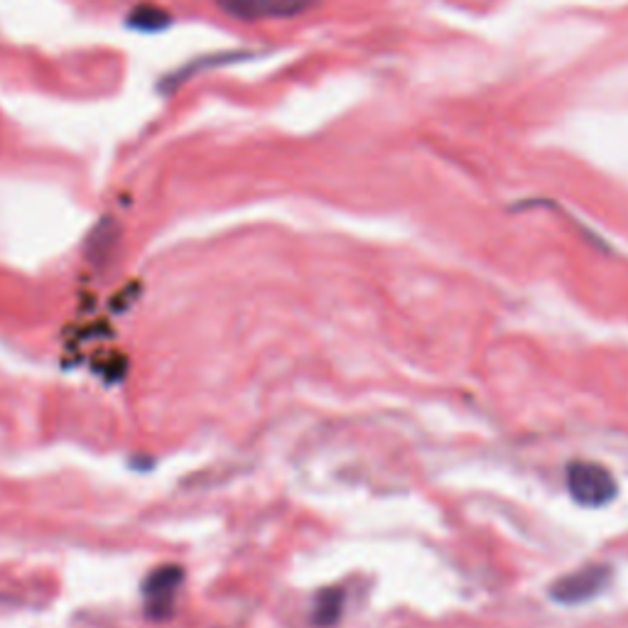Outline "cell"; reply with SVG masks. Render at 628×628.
I'll list each match as a JSON object with an SVG mask.
<instances>
[{
  "instance_id": "obj_6",
  "label": "cell",
  "mask_w": 628,
  "mask_h": 628,
  "mask_svg": "<svg viewBox=\"0 0 628 628\" xmlns=\"http://www.w3.org/2000/svg\"><path fill=\"white\" fill-rule=\"evenodd\" d=\"M319 606H322V609L317 611V619L322 621V624H332V621H337L339 609H341L339 594H327V597H322Z\"/></svg>"
},
{
  "instance_id": "obj_5",
  "label": "cell",
  "mask_w": 628,
  "mask_h": 628,
  "mask_svg": "<svg viewBox=\"0 0 628 628\" xmlns=\"http://www.w3.org/2000/svg\"><path fill=\"white\" fill-rule=\"evenodd\" d=\"M170 15L165 10L155 8V5H138L131 15L126 18V25H131L133 30L140 32H157V30H165L170 25Z\"/></svg>"
},
{
  "instance_id": "obj_4",
  "label": "cell",
  "mask_w": 628,
  "mask_h": 628,
  "mask_svg": "<svg viewBox=\"0 0 628 628\" xmlns=\"http://www.w3.org/2000/svg\"><path fill=\"white\" fill-rule=\"evenodd\" d=\"M180 584L182 570H177V567H160L145 579V606H148L150 616L162 619V616L170 614Z\"/></svg>"
},
{
  "instance_id": "obj_3",
  "label": "cell",
  "mask_w": 628,
  "mask_h": 628,
  "mask_svg": "<svg viewBox=\"0 0 628 628\" xmlns=\"http://www.w3.org/2000/svg\"><path fill=\"white\" fill-rule=\"evenodd\" d=\"M224 13L238 20H268L295 18L312 8L317 0H214Z\"/></svg>"
},
{
  "instance_id": "obj_1",
  "label": "cell",
  "mask_w": 628,
  "mask_h": 628,
  "mask_svg": "<svg viewBox=\"0 0 628 628\" xmlns=\"http://www.w3.org/2000/svg\"><path fill=\"white\" fill-rule=\"evenodd\" d=\"M567 491L579 506L599 508L611 503L619 494L614 474L594 462H572L567 467Z\"/></svg>"
},
{
  "instance_id": "obj_2",
  "label": "cell",
  "mask_w": 628,
  "mask_h": 628,
  "mask_svg": "<svg viewBox=\"0 0 628 628\" xmlns=\"http://www.w3.org/2000/svg\"><path fill=\"white\" fill-rule=\"evenodd\" d=\"M611 570L606 565H587L579 570L570 572V575L560 577L550 587V597L557 604H582L594 599L597 594L604 592L609 584Z\"/></svg>"
}]
</instances>
